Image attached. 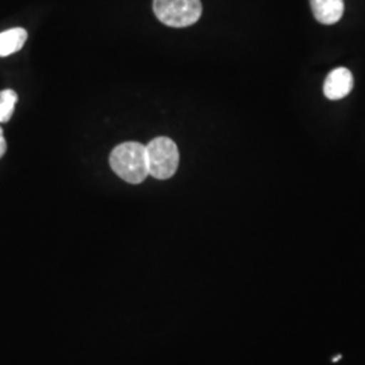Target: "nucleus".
Returning <instances> with one entry per match:
<instances>
[{
    "label": "nucleus",
    "instance_id": "4",
    "mask_svg": "<svg viewBox=\"0 0 365 365\" xmlns=\"http://www.w3.org/2000/svg\"><path fill=\"white\" fill-rule=\"evenodd\" d=\"M353 81L352 73L346 68H337L333 69L327 75L325 84H324V92L325 96L330 101H339L349 95L352 91Z\"/></svg>",
    "mask_w": 365,
    "mask_h": 365
},
{
    "label": "nucleus",
    "instance_id": "6",
    "mask_svg": "<svg viewBox=\"0 0 365 365\" xmlns=\"http://www.w3.org/2000/svg\"><path fill=\"white\" fill-rule=\"evenodd\" d=\"M26 41L27 31L22 27H15L0 33V57H7L19 52Z\"/></svg>",
    "mask_w": 365,
    "mask_h": 365
},
{
    "label": "nucleus",
    "instance_id": "5",
    "mask_svg": "<svg viewBox=\"0 0 365 365\" xmlns=\"http://www.w3.org/2000/svg\"><path fill=\"white\" fill-rule=\"evenodd\" d=\"M315 19L322 25H334L344 15V0H310Z\"/></svg>",
    "mask_w": 365,
    "mask_h": 365
},
{
    "label": "nucleus",
    "instance_id": "1",
    "mask_svg": "<svg viewBox=\"0 0 365 365\" xmlns=\"http://www.w3.org/2000/svg\"><path fill=\"white\" fill-rule=\"evenodd\" d=\"M111 170L130 184H140L149 176L146 146L138 143L118 145L110 156Z\"/></svg>",
    "mask_w": 365,
    "mask_h": 365
},
{
    "label": "nucleus",
    "instance_id": "8",
    "mask_svg": "<svg viewBox=\"0 0 365 365\" xmlns=\"http://www.w3.org/2000/svg\"><path fill=\"white\" fill-rule=\"evenodd\" d=\"M6 152H7V143H6L3 130L0 128V158L6 155Z\"/></svg>",
    "mask_w": 365,
    "mask_h": 365
},
{
    "label": "nucleus",
    "instance_id": "2",
    "mask_svg": "<svg viewBox=\"0 0 365 365\" xmlns=\"http://www.w3.org/2000/svg\"><path fill=\"white\" fill-rule=\"evenodd\" d=\"M149 175L158 180L170 179L179 168L180 155L168 137H157L146 146Z\"/></svg>",
    "mask_w": 365,
    "mask_h": 365
},
{
    "label": "nucleus",
    "instance_id": "7",
    "mask_svg": "<svg viewBox=\"0 0 365 365\" xmlns=\"http://www.w3.org/2000/svg\"><path fill=\"white\" fill-rule=\"evenodd\" d=\"M16 102H18L16 92L13 90L0 91V123H6L11 119Z\"/></svg>",
    "mask_w": 365,
    "mask_h": 365
},
{
    "label": "nucleus",
    "instance_id": "3",
    "mask_svg": "<svg viewBox=\"0 0 365 365\" xmlns=\"http://www.w3.org/2000/svg\"><path fill=\"white\" fill-rule=\"evenodd\" d=\"M200 0H155L153 11L167 26L187 27L196 24L202 15Z\"/></svg>",
    "mask_w": 365,
    "mask_h": 365
}]
</instances>
